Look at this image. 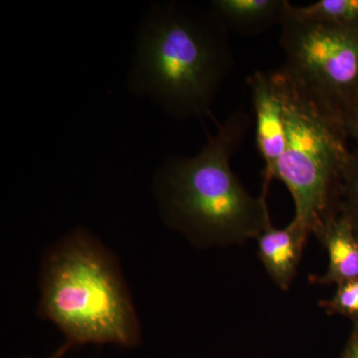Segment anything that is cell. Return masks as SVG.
<instances>
[{
	"mask_svg": "<svg viewBox=\"0 0 358 358\" xmlns=\"http://www.w3.org/2000/svg\"><path fill=\"white\" fill-rule=\"evenodd\" d=\"M250 126L249 114L233 113L199 154L169 157L155 173L162 220L194 246L244 244L272 227L265 192L250 194L231 167Z\"/></svg>",
	"mask_w": 358,
	"mask_h": 358,
	"instance_id": "cell-1",
	"label": "cell"
},
{
	"mask_svg": "<svg viewBox=\"0 0 358 358\" xmlns=\"http://www.w3.org/2000/svg\"><path fill=\"white\" fill-rule=\"evenodd\" d=\"M231 67L227 31L209 11L164 2L141 22L128 85L171 117L192 119L210 112Z\"/></svg>",
	"mask_w": 358,
	"mask_h": 358,
	"instance_id": "cell-2",
	"label": "cell"
},
{
	"mask_svg": "<svg viewBox=\"0 0 358 358\" xmlns=\"http://www.w3.org/2000/svg\"><path fill=\"white\" fill-rule=\"evenodd\" d=\"M39 289L37 313L71 345H140V320L119 262L89 231H72L45 252Z\"/></svg>",
	"mask_w": 358,
	"mask_h": 358,
	"instance_id": "cell-3",
	"label": "cell"
},
{
	"mask_svg": "<svg viewBox=\"0 0 358 358\" xmlns=\"http://www.w3.org/2000/svg\"><path fill=\"white\" fill-rule=\"evenodd\" d=\"M281 98L286 124L282 157L273 178L288 188L294 218L310 234L331 211L334 188L350 150L341 120L284 67L271 72Z\"/></svg>",
	"mask_w": 358,
	"mask_h": 358,
	"instance_id": "cell-4",
	"label": "cell"
},
{
	"mask_svg": "<svg viewBox=\"0 0 358 358\" xmlns=\"http://www.w3.org/2000/svg\"><path fill=\"white\" fill-rule=\"evenodd\" d=\"M281 46L285 69L336 117L358 99V25L301 17L291 4L281 24Z\"/></svg>",
	"mask_w": 358,
	"mask_h": 358,
	"instance_id": "cell-5",
	"label": "cell"
},
{
	"mask_svg": "<svg viewBox=\"0 0 358 358\" xmlns=\"http://www.w3.org/2000/svg\"><path fill=\"white\" fill-rule=\"evenodd\" d=\"M247 84L255 117L257 148L265 162L267 186L285 150L284 109L271 72L257 71L247 79Z\"/></svg>",
	"mask_w": 358,
	"mask_h": 358,
	"instance_id": "cell-6",
	"label": "cell"
},
{
	"mask_svg": "<svg viewBox=\"0 0 358 358\" xmlns=\"http://www.w3.org/2000/svg\"><path fill=\"white\" fill-rule=\"evenodd\" d=\"M310 232L296 219L282 229L270 227L257 238L258 256L273 282L288 291Z\"/></svg>",
	"mask_w": 358,
	"mask_h": 358,
	"instance_id": "cell-7",
	"label": "cell"
},
{
	"mask_svg": "<svg viewBox=\"0 0 358 358\" xmlns=\"http://www.w3.org/2000/svg\"><path fill=\"white\" fill-rule=\"evenodd\" d=\"M327 250V272L315 277L320 285L343 284L358 278V242L350 219L336 211H329L313 231Z\"/></svg>",
	"mask_w": 358,
	"mask_h": 358,
	"instance_id": "cell-8",
	"label": "cell"
},
{
	"mask_svg": "<svg viewBox=\"0 0 358 358\" xmlns=\"http://www.w3.org/2000/svg\"><path fill=\"white\" fill-rule=\"evenodd\" d=\"M289 6L288 0H213L208 11L227 32L257 35L281 26Z\"/></svg>",
	"mask_w": 358,
	"mask_h": 358,
	"instance_id": "cell-9",
	"label": "cell"
},
{
	"mask_svg": "<svg viewBox=\"0 0 358 358\" xmlns=\"http://www.w3.org/2000/svg\"><path fill=\"white\" fill-rule=\"evenodd\" d=\"M331 211L343 214L358 225V145L350 152L334 188Z\"/></svg>",
	"mask_w": 358,
	"mask_h": 358,
	"instance_id": "cell-10",
	"label": "cell"
},
{
	"mask_svg": "<svg viewBox=\"0 0 358 358\" xmlns=\"http://www.w3.org/2000/svg\"><path fill=\"white\" fill-rule=\"evenodd\" d=\"M292 10L310 20L338 25H358V0H320L306 6L292 4Z\"/></svg>",
	"mask_w": 358,
	"mask_h": 358,
	"instance_id": "cell-11",
	"label": "cell"
},
{
	"mask_svg": "<svg viewBox=\"0 0 358 358\" xmlns=\"http://www.w3.org/2000/svg\"><path fill=\"white\" fill-rule=\"evenodd\" d=\"M320 307L327 313H341L358 317V278L339 285L329 300L320 301Z\"/></svg>",
	"mask_w": 358,
	"mask_h": 358,
	"instance_id": "cell-12",
	"label": "cell"
},
{
	"mask_svg": "<svg viewBox=\"0 0 358 358\" xmlns=\"http://www.w3.org/2000/svg\"><path fill=\"white\" fill-rule=\"evenodd\" d=\"M339 120L348 138H352L358 145V99L343 110Z\"/></svg>",
	"mask_w": 358,
	"mask_h": 358,
	"instance_id": "cell-13",
	"label": "cell"
},
{
	"mask_svg": "<svg viewBox=\"0 0 358 358\" xmlns=\"http://www.w3.org/2000/svg\"><path fill=\"white\" fill-rule=\"evenodd\" d=\"M343 358H358V329L346 348Z\"/></svg>",
	"mask_w": 358,
	"mask_h": 358,
	"instance_id": "cell-14",
	"label": "cell"
},
{
	"mask_svg": "<svg viewBox=\"0 0 358 358\" xmlns=\"http://www.w3.org/2000/svg\"><path fill=\"white\" fill-rule=\"evenodd\" d=\"M70 348H72V345H71L70 343H66L65 345L61 346V348H59L57 352L54 353V355H52L50 358H60L61 357H62L63 355H64L66 352H67L68 350H69Z\"/></svg>",
	"mask_w": 358,
	"mask_h": 358,
	"instance_id": "cell-15",
	"label": "cell"
},
{
	"mask_svg": "<svg viewBox=\"0 0 358 358\" xmlns=\"http://www.w3.org/2000/svg\"><path fill=\"white\" fill-rule=\"evenodd\" d=\"M353 229H355V238H357V242H358V225L357 226H353Z\"/></svg>",
	"mask_w": 358,
	"mask_h": 358,
	"instance_id": "cell-16",
	"label": "cell"
}]
</instances>
